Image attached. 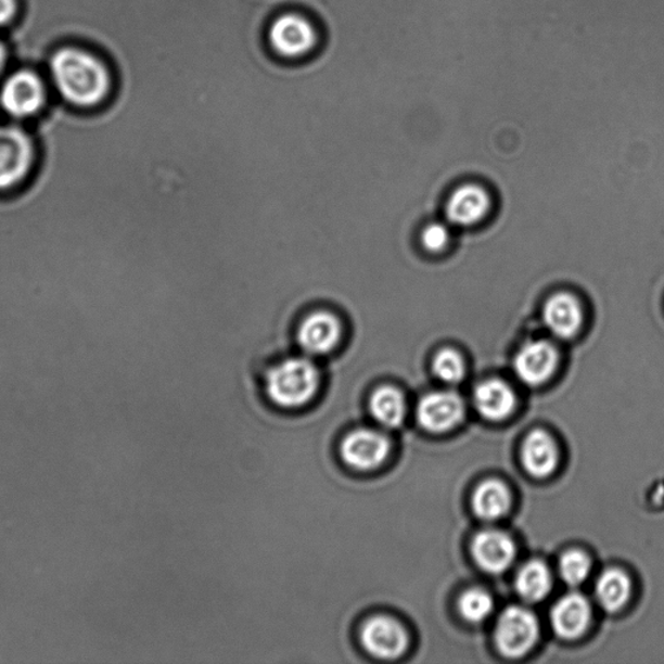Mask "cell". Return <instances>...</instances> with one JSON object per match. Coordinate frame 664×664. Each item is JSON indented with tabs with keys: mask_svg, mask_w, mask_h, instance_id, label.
<instances>
[{
	"mask_svg": "<svg viewBox=\"0 0 664 664\" xmlns=\"http://www.w3.org/2000/svg\"><path fill=\"white\" fill-rule=\"evenodd\" d=\"M52 76L60 94L79 107L102 102L110 89V76L98 59L77 49H64L52 58Z\"/></svg>",
	"mask_w": 664,
	"mask_h": 664,
	"instance_id": "1",
	"label": "cell"
},
{
	"mask_svg": "<svg viewBox=\"0 0 664 664\" xmlns=\"http://www.w3.org/2000/svg\"><path fill=\"white\" fill-rule=\"evenodd\" d=\"M320 384V370L310 358L291 357L269 370L265 390L277 407L296 409L314 400Z\"/></svg>",
	"mask_w": 664,
	"mask_h": 664,
	"instance_id": "2",
	"label": "cell"
},
{
	"mask_svg": "<svg viewBox=\"0 0 664 664\" xmlns=\"http://www.w3.org/2000/svg\"><path fill=\"white\" fill-rule=\"evenodd\" d=\"M265 38L276 58L284 62H302L320 48L321 30L304 12L289 10L270 20Z\"/></svg>",
	"mask_w": 664,
	"mask_h": 664,
	"instance_id": "3",
	"label": "cell"
},
{
	"mask_svg": "<svg viewBox=\"0 0 664 664\" xmlns=\"http://www.w3.org/2000/svg\"><path fill=\"white\" fill-rule=\"evenodd\" d=\"M36 145L28 132L0 126V191L23 183L36 164Z\"/></svg>",
	"mask_w": 664,
	"mask_h": 664,
	"instance_id": "4",
	"label": "cell"
},
{
	"mask_svg": "<svg viewBox=\"0 0 664 664\" xmlns=\"http://www.w3.org/2000/svg\"><path fill=\"white\" fill-rule=\"evenodd\" d=\"M539 633V622L529 610L511 606L498 617L495 630L496 646L505 656L520 659L535 647Z\"/></svg>",
	"mask_w": 664,
	"mask_h": 664,
	"instance_id": "5",
	"label": "cell"
},
{
	"mask_svg": "<svg viewBox=\"0 0 664 664\" xmlns=\"http://www.w3.org/2000/svg\"><path fill=\"white\" fill-rule=\"evenodd\" d=\"M360 639L370 655L386 661L403 655L409 643L407 630L387 615H376L363 623Z\"/></svg>",
	"mask_w": 664,
	"mask_h": 664,
	"instance_id": "6",
	"label": "cell"
},
{
	"mask_svg": "<svg viewBox=\"0 0 664 664\" xmlns=\"http://www.w3.org/2000/svg\"><path fill=\"white\" fill-rule=\"evenodd\" d=\"M391 451L388 437L373 429H358L342 443L341 454L349 468L358 471L380 469Z\"/></svg>",
	"mask_w": 664,
	"mask_h": 664,
	"instance_id": "7",
	"label": "cell"
},
{
	"mask_svg": "<svg viewBox=\"0 0 664 664\" xmlns=\"http://www.w3.org/2000/svg\"><path fill=\"white\" fill-rule=\"evenodd\" d=\"M344 334L341 318L329 310L314 311L305 317L297 330V343L309 356H324L334 352Z\"/></svg>",
	"mask_w": 664,
	"mask_h": 664,
	"instance_id": "8",
	"label": "cell"
},
{
	"mask_svg": "<svg viewBox=\"0 0 664 664\" xmlns=\"http://www.w3.org/2000/svg\"><path fill=\"white\" fill-rule=\"evenodd\" d=\"M0 103L13 117L25 118L36 115L44 103L41 79L31 72L15 73L7 79L0 94Z\"/></svg>",
	"mask_w": 664,
	"mask_h": 664,
	"instance_id": "9",
	"label": "cell"
},
{
	"mask_svg": "<svg viewBox=\"0 0 664 664\" xmlns=\"http://www.w3.org/2000/svg\"><path fill=\"white\" fill-rule=\"evenodd\" d=\"M464 407L454 392H433L418 405V422L431 433H445L462 421Z\"/></svg>",
	"mask_w": 664,
	"mask_h": 664,
	"instance_id": "10",
	"label": "cell"
},
{
	"mask_svg": "<svg viewBox=\"0 0 664 664\" xmlns=\"http://www.w3.org/2000/svg\"><path fill=\"white\" fill-rule=\"evenodd\" d=\"M558 362L557 349L546 341L524 345L515 356L514 370L518 378L528 386H540L553 375Z\"/></svg>",
	"mask_w": 664,
	"mask_h": 664,
	"instance_id": "11",
	"label": "cell"
},
{
	"mask_svg": "<svg viewBox=\"0 0 664 664\" xmlns=\"http://www.w3.org/2000/svg\"><path fill=\"white\" fill-rule=\"evenodd\" d=\"M471 553L477 566L489 574H501L513 562L515 547L507 534L488 529L474 537Z\"/></svg>",
	"mask_w": 664,
	"mask_h": 664,
	"instance_id": "12",
	"label": "cell"
},
{
	"mask_svg": "<svg viewBox=\"0 0 664 664\" xmlns=\"http://www.w3.org/2000/svg\"><path fill=\"white\" fill-rule=\"evenodd\" d=\"M590 615L592 610L586 597L570 593L556 603L550 620L558 636L573 640L587 629Z\"/></svg>",
	"mask_w": 664,
	"mask_h": 664,
	"instance_id": "13",
	"label": "cell"
},
{
	"mask_svg": "<svg viewBox=\"0 0 664 664\" xmlns=\"http://www.w3.org/2000/svg\"><path fill=\"white\" fill-rule=\"evenodd\" d=\"M544 321L556 336L573 337L583 324V310L579 302L569 294L550 297L544 309Z\"/></svg>",
	"mask_w": 664,
	"mask_h": 664,
	"instance_id": "14",
	"label": "cell"
},
{
	"mask_svg": "<svg viewBox=\"0 0 664 664\" xmlns=\"http://www.w3.org/2000/svg\"><path fill=\"white\" fill-rule=\"evenodd\" d=\"M489 197L487 192L477 186L468 184L458 189L449 199L447 215L449 221L470 226L480 222L489 210Z\"/></svg>",
	"mask_w": 664,
	"mask_h": 664,
	"instance_id": "15",
	"label": "cell"
},
{
	"mask_svg": "<svg viewBox=\"0 0 664 664\" xmlns=\"http://www.w3.org/2000/svg\"><path fill=\"white\" fill-rule=\"evenodd\" d=\"M558 454L552 437L541 430L534 431L524 440L522 448V462L527 473L539 477H547L557 467Z\"/></svg>",
	"mask_w": 664,
	"mask_h": 664,
	"instance_id": "16",
	"label": "cell"
},
{
	"mask_svg": "<svg viewBox=\"0 0 664 664\" xmlns=\"http://www.w3.org/2000/svg\"><path fill=\"white\" fill-rule=\"evenodd\" d=\"M475 408L489 421H501L509 417L515 407V395L507 383L487 381L480 384L474 392Z\"/></svg>",
	"mask_w": 664,
	"mask_h": 664,
	"instance_id": "17",
	"label": "cell"
},
{
	"mask_svg": "<svg viewBox=\"0 0 664 664\" xmlns=\"http://www.w3.org/2000/svg\"><path fill=\"white\" fill-rule=\"evenodd\" d=\"M370 413L383 427H400L407 417V401L400 391L392 386L378 388L370 397Z\"/></svg>",
	"mask_w": 664,
	"mask_h": 664,
	"instance_id": "18",
	"label": "cell"
},
{
	"mask_svg": "<svg viewBox=\"0 0 664 664\" xmlns=\"http://www.w3.org/2000/svg\"><path fill=\"white\" fill-rule=\"evenodd\" d=\"M511 497L505 484L486 481L476 488L473 496L475 514L484 521H496L508 513Z\"/></svg>",
	"mask_w": 664,
	"mask_h": 664,
	"instance_id": "19",
	"label": "cell"
},
{
	"mask_svg": "<svg viewBox=\"0 0 664 664\" xmlns=\"http://www.w3.org/2000/svg\"><path fill=\"white\" fill-rule=\"evenodd\" d=\"M553 579L550 570L541 561H531L516 575L515 588L523 600L539 602L550 593Z\"/></svg>",
	"mask_w": 664,
	"mask_h": 664,
	"instance_id": "20",
	"label": "cell"
},
{
	"mask_svg": "<svg viewBox=\"0 0 664 664\" xmlns=\"http://www.w3.org/2000/svg\"><path fill=\"white\" fill-rule=\"evenodd\" d=\"M596 595L600 605L609 613L620 611L629 599L630 582L621 570H606L596 584Z\"/></svg>",
	"mask_w": 664,
	"mask_h": 664,
	"instance_id": "21",
	"label": "cell"
},
{
	"mask_svg": "<svg viewBox=\"0 0 664 664\" xmlns=\"http://www.w3.org/2000/svg\"><path fill=\"white\" fill-rule=\"evenodd\" d=\"M458 609L464 621L481 623L493 613L494 600L486 590L470 589L461 596Z\"/></svg>",
	"mask_w": 664,
	"mask_h": 664,
	"instance_id": "22",
	"label": "cell"
},
{
	"mask_svg": "<svg viewBox=\"0 0 664 664\" xmlns=\"http://www.w3.org/2000/svg\"><path fill=\"white\" fill-rule=\"evenodd\" d=\"M590 573L589 558L580 550H569L560 561V575L562 580L571 587L580 586Z\"/></svg>",
	"mask_w": 664,
	"mask_h": 664,
	"instance_id": "23",
	"label": "cell"
},
{
	"mask_svg": "<svg viewBox=\"0 0 664 664\" xmlns=\"http://www.w3.org/2000/svg\"><path fill=\"white\" fill-rule=\"evenodd\" d=\"M434 371L436 376L445 383L456 384L462 381L464 367L461 356L455 350H442L435 357Z\"/></svg>",
	"mask_w": 664,
	"mask_h": 664,
	"instance_id": "24",
	"label": "cell"
},
{
	"mask_svg": "<svg viewBox=\"0 0 664 664\" xmlns=\"http://www.w3.org/2000/svg\"><path fill=\"white\" fill-rule=\"evenodd\" d=\"M449 242L448 230L440 224L427 226L422 232V243L430 252H440Z\"/></svg>",
	"mask_w": 664,
	"mask_h": 664,
	"instance_id": "25",
	"label": "cell"
},
{
	"mask_svg": "<svg viewBox=\"0 0 664 664\" xmlns=\"http://www.w3.org/2000/svg\"><path fill=\"white\" fill-rule=\"evenodd\" d=\"M15 10V0H0V25L9 23Z\"/></svg>",
	"mask_w": 664,
	"mask_h": 664,
	"instance_id": "26",
	"label": "cell"
},
{
	"mask_svg": "<svg viewBox=\"0 0 664 664\" xmlns=\"http://www.w3.org/2000/svg\"><path fill=\"white\" fill-rule=\"evenodd\" d=\"M4 60H5V51H4L2 43H0V69L3 68Z\"/></svg>",
	"mask_w": 664,
	"mask_h": 664,
	"instance_id": "27",
	"label": "cell"
}]
</instances>
